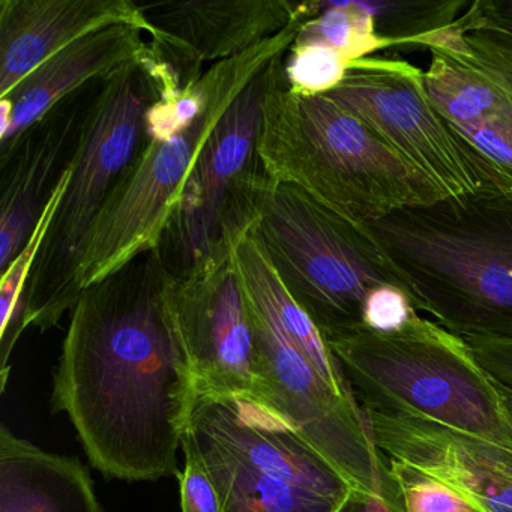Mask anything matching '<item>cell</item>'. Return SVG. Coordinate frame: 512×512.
<instances>
[{
	"label": "cell",
	"instance_id": "30bf717a",
	"mask_svg": "<svg viewBox=\"0 0 512 512\" xmlns=\"http://www.w3.org/2000/svg\"><path fill=\"white\" fill-rule=\"evenodd\" d=\"M326 97L373 128L445 197L512 191V178L479 154L440 115L424 71L401 59L371 56L350 65Z\"/></svg>",
	"mask_w": 512,
	"mask_h": 512
},
{
	"label": "cell",
	"instance_id": "83f0119b",
	"mask_svg": "<svg viewBox=\"0 0 512 512\" xmlns=\"http://www.w3.org/2000/svg\"><path fill=\"white\" fill-rule=\"evenodd\" d=\"M466 343L482 370L497 385L512 392V341L470 340Z\"/></svg>",
	"mask_w": 512,
	"mask_h": 512
},
{
	"label": "cell",
	"instance_id": "603a6c76",
	"mask_svg": "<svg viewBox=\"0 0 512 512\" xmlns=\"http://www.w3.org/2000/svg\"><path fill=\"white\" fill-rule=\"evenodd\" d=\"M350 65L328 47L293 43L284 56V83L298 94L326 95L346 79Z\"/></svg>",
	"mask_w": 512,
	"mask_h": 512
},
{
	"label": "cell",
	"instance_id": "cb8c5ba5",
	"mask_svg": "<svg viewBox=\"0 0 512 512\" xmlns=\"http://www.w3.org/2000/svg\"><path fill=\"white\" fill-rule=\"evenodd\" d=\"M406 512H478L464 497L419 470L389 460Z\"/></svg>",
	"mask_w": 512,
	"mask_h": 512
},
{
	"label": "cell",
	"instance_id": "7c38bea8",
	"mask_svg": "<svg viewBox=\"0 0 512 512\" xmlns=\"http://www.w3.org/2000/svg\"><path fill=\"white\" fill-rule=\"evenodd\" d=\"M430 52L428 97L479 154L512 178V52L454 25L416 41Z\"/></svg>",
	"mask_w": 512,
	"mask_h": 512
},
{
	"label": "cell",
	"instance_id": "7a4b0ae2",
	"mask_svg": "<svg viewBox=\"0 0 512 512\" xmlns=\"http://www.w3.org/2000/svg\"><path fill=\"white\" fill-rule=\"evenodd\" d=\"M365 229L416 311L464 341H512V191L407 206Z\"/></svg>",
	"mask_w": 512,
	"mask_h": 512
},
{
	"label": "cell",
	"instance_id": "9a60e30c",
	"mask_svg": "<svg viewBox=\"0 0 512 512\" xmlns=\"http://www.w3.org/2000/svg\"><path fill=\"white\" fill-rule=\"evenodd\" d=\"M143 35L145 31L131 25L92 32L47 59L0 98V158L62 101L139 64L149 47Z\"/></svg>",
	"mask_w": 512,
	"mask_h": 512
},
{
	"label": "cell",
	"instance_id": "ffe728a7",
	"mask_svg": "<svg viewBox=\"0 0 512 512\" xmlns=\"http://www.w3.org/2000/svg\"><path fill=\"white\" fill-rule=\"evenodd\" d=\"M373 16L377 37L389 52H412L416 41L451 28L470 2L467 0H362Z\"/></svg>",
	"mask_w": 512,
	"mask_h": 512
},
{
	"label": "cell",
	"instance_id": "5bb4252c",
	"mask_svg": "<svg viewBox=\"0 0 512 512\" xmlns=\"http://www.w3.org/2000/svg\"><path fill=\"white\" fill-rule=\"evenodd\" d=\"M88 88L58 104L0 158V274L7 271L34 235L70 167L86 112L97 94H88Z\"/></svg>",
	"mask_w": 512,
	"mask_h": 512
},
{
	"label": "cell",
	"instance_id": "4fadbf2b",
	"mask_svg": "<svg viewBox=\"0 0 512 512\" xmlns=\"http://www.w3.org/2000/svg\"><path fill=\"white\" fill-rule=\"evenodd\" d=\"M362 412L389 460L442 482L478 512H512V451L424 419Z\"/></svg>",
	"mask_w": 512,
	"mask_h": 512
},
{
	"label": "cell",
	"instance_id": "3957f363",
	"mask_svg": "<svg viewBox=\"0 0 512 512\" xmlns=\"http://www.w3.org/2000/svg\"><path fill=\"white\" fill-rule=\"evenodd\" d=\"M257 155L272 182L359 226L445 197L358 116L287 88L283 62L263 100Z\"/></svg>",
	"mask_w": 512,
	"mask_h": 512
},
{
	"label": "cell",
	"instance_id": "5b68a950",
	"mask_svg": "<svg viewBox=\"0 0 512 512\" xmlns=\"http://www.w3.org/2000/svg\"><path fill=\"white\" fill-rule=\"evenodd\" d=\"M155 100L140 62L98 86L71 160L70 181L26 284L23 328H53L79 299L77 272L89 236L148 143L145 116Z\"/></svg>",
	"mask_w": 512,
	"mask_h": 512
},
{
	"label": "cell",
	"instance_id": "484cf974",
	"mask_svg": "<svg viewBox=\"0 0 512 512\" xmlns=\"http://www.w3.org/2000/svg\"><path fill=\"white\" fill-rule=\"evenodd\" d=\"M418 311L409 295L397 286H379L368 293L362 310L364 326L379 334L401 331Z\"/></svg>",
	"mask_w": 512,
	"mask_h": 512
},
{
	"label": "cell",
	"instance_id": "e0dca14e",
	"mask_svg": "<svg viewBox=\"0 0 512 512\" xmlns=\"http://www.w3.org/2000/svg\"><path fill=\"white\" fill-rule=\"evenodd\" d=\"M115 25L155 34L133 0H0V98L74 41Z\"/></svg>",
	"mask_w": 512,
	"mask_h": 512
},
{
	"label": "cell",
	"instance_id": "d6986e66",
	"mask_svg": "<svg viewBox=\"0 0 512 512\" xmlns=\"http://www.w3.org/2000/svg\"><path fill=\"white\" fill-rule=\"evenodd\" d=\"M233 256L248 302L289 338L290 343L338 395L355 400L328 341L304 308L290 295L254 236L253 229L239 236Z\"/></svg>",
	"mask_w": 512,
	"mask_h": 512
},
{
	"label": "cell",
	"instance_id": "8992f818",
	"mask_svg": "<svg viewBox=\"0 0 512 512\" xmlns=\"http://www.w3.org/2000/svg\"><path fill=\"white\" fill-rule=\"evenodd\" d=\"M223 512H337L352 485L256 398L196 394L184 434Z\"/></svg>",
	"mask_w": 512,
	"mask_h": 512
},
{
	"label": "cell",
	"instance_id": "f546056e",
	"mask_svg": "<svg viewBox=\"0 0 512 512\" xmlns=\"http://www.w3.org/2000/svg\"><path fill=\"white\" fill-rule=\"evenodd\" d=\"M499 386L500 394H502L503 403H505L506 409H508L509 415H511L512 418V392L508 391V389L502 388V386Z\"/></svg>",
	"mask_w": 512,
	"mask_h": 512
},
{
	"label": "cell",
	"instance_id": "2e32d148",
	"mask_svg": "<svg viewBox=\"0 0 512 512\" xmlns=\"http://www.w3.org/2000/svg\"><path fill=\"white\" fill-rule=\"evenodd\" d=\"M154 37L196 64L227 61L319 13L320 2L292 0H187L140 4Z\"/></svg>",
	"mask_w": 512,
	"mask_h": 512
},
{
	"label": "cell",
	"instance_id": "9c48e42d",
	"mask_svg": "<svg viewBox=\"0 0 512 512\" xmlns=\"http://www.w3.org/2000/svg\"><path fill=\"white\" fill-rule=\"evenodd\" d=\"M284 56L245 86L199 152L157 250L170 275L187 274L256 223L263 100Z\"/></svg>",
	"mask_w": 512,
	"mask_h": 512
},
{
	"label": "cell",
	"instance_id": "d4e9b609",
	"mask_svg": "<svg viewBox=\"0 0 512 512\" xmlns=\"http://www.w3.org/2000/svg\"><path fill=\"white\" fill-rule=\"evenodd\" d=\"M454 26L512 52V0H473Z\"/></svg>",
	"mask_w": 512,
	"mask_h": 512
},
{
	"label": "cell",
	"instance_id": "52a82bcc",
	"mask_svg": "<svg viewBox=\"0 0 512 512\" xmlns=\"http://www.w3.org/2000/svg\"><path fill=\"white\" fill-rule=\"evenodd\" d=\"M254 202V236L326 341L365 328L362 310L371 290L386 284L404 290L365 226L266 175Z\"/></svg>",
	"mask_w": 512,
	"mask_h": 512
},
{
	"label": "cell",
	"instance_id": "7402d4cb",
	"mask_svg": "<svg viewBox=\"0 0 512 512\" xmlns=\"http://www.w3.org/2000/svg\"><path fill=\"white\" fill-rule=\"evenodd\" d=\"M70 173V167H68L56 187L34 235L29 239L26 247L20 251L16 260L8 266L7 271L0 275L2 277V281H0V343H2L0 344V382L2 385H0V389L2 391H5L8 373H10L8 361H10L11 352L19 340L20 334L25 331L23 328V296H25L26 284L31 277L35 259H37L38 251L46 238L53 215H55L65 187L70 181Z\"/></svg>",
	"mask_w": 512,
	"mask_h": 512
},
{
	"label": "cell",
	"instance_id": "ba28073f",
	"mask_svg": "<svg viewBox=\"0 0 512 512\" xmlns=\"http://www.w3.org/2000/svg\"><path fill=\"white\" fill-rule=\"evenodd\" d=\"M302 23H292L280 34L248 50L235 73L190 127L166 142L148 140L136 163L107 200L89 236L77 272L80 293L137 257L158 250L185 181L221 116L263 68L289 52Z\"/></svg>",
	"mask_w": 512,
	"mask_h": 512
},
{
	"label": "cell",
	"instance_id": "277c9868",
	"mask_svg": "<svg viewBox=\"0 0 512 512\" xmlns=\"http://www.w3.org/2000/svg\"><path fill=\"white\" fill-rule=\"evenodd\" d=\"M362 410L412 416L512 451V418L469 344L419 314L328 341Z\"/></svg>",
	"mask_w": 512,
	"mask_h": 512
},
{
	"label": "cell",
	"instance_id": "4316f807",
	"mask_svg": "<svg viewBox=\"0 0 512 512\" xmlns=\"http://www.w3.org/2000/svg\"><path fill=\"white\" fill-rule=\"evenodd\" d=\"M185 469L179 475L182 512H223L220 494L196 446L184 436Z\"/></svg>",
	"mask_w": 512,
	"mask_h": 512
},
{
	"label": "cell",
	"instance_id": "6da1fadb",
	"mask_svg": "<svg viewBox=\"0 0 512 512\" xmlns=\"http://www.w3.org/2000/svg\"><path fill=\"white\" fill-rule=\"evenodd\" d=\"M157 250L80 293L53 386L92 466L104 478L179 475L196 382L163 299Z\"/></svg>",
	"mask_w": 512,
	"mask_h": 512
},
{
	"label": "cell",
	"instance_id": "f1b7e54d",
	"mask_svg": "<svg viewBox=\"0 0 512 512\" xmlns=\"http://www.w3.org/2000/svg\"><path fill=\"white\" fill-rule=\"evenodd\" d=\"M337 512H406L403 497L364 493L352 488Z\"/></svg>",
	"mask_w": 512,
	"mask_h": 512
},
{
	"label": "cell",
	"instance_id": "ac0fdd59",
	"mask_svg": "<svg viewBox=\"0 0 512 512\" xmlns=\"http://www.w3.org/2000/svg\"><path fill=\"white\" fill-rule=\"evenodd\" d=\"M0 512H103L79 458L43 451L0 425Z\"/></svg>",
	"mask_w": 512,
	"mask_h": 512
},
{
	"label": "cell",
	"instance_id": "44dd1931",
	"mask_svg": "<svg viewBox=\"0 0 512 512\" xmlns=\"http://www.w3.org/2000/svg\"><path fill=\"white\" fill-rule=\"evenodd\" d=\"M295 44L328 47L350 64L389 52V44L377 37L373 16L359 0L320 2L319 13L302 23Z\"/></svg>",
	"mask_w": 512,
	"mask_h": 512
},
{
	"label": "cell",
	"instance_id": "8fae6325",
	"mask_svg": "<svg viewBox=\"0 0 512 512\" xmlns=\"http://www.w3.org/2000/svg\"><path fill=\"white\" fill-rule=\"evenodd\" d=\"M241 235L187 274L166 271L163 299L187 352L196 394L257 400L256 340L233 256Z\"/></svg>",
	"mask_w": 512,
	"mask_h": 512
}]
</instances>
